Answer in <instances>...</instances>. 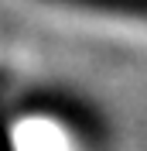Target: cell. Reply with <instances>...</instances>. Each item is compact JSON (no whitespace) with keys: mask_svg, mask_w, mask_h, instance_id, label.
Instances as JSON below:
<instances>
[{"mask_svg":"<svg viewBox=\"0 0 147 151\" xmlns=\"http://www.w3.org/2000/svg\"><path fill=\"white\" fill-rule=\"evenodd\" d=\"M89 10H106V14H123V17H140L147 21V0H69Z\"/></svg>","mask_w":147,"mask_h":151,"instance_id":"cell-1","label":"cell"}]
</instances>
